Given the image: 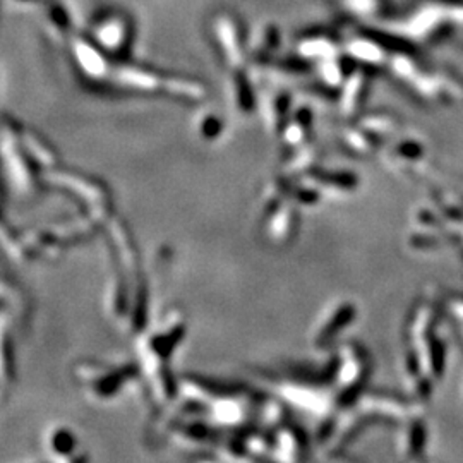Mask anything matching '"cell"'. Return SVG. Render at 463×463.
I'll return each instance as SVG.
<instances>
[{
    "label": "cell",
    "instance_id": "1",
    "mask_svg": "<svg viewBox=\"0 0 463 463\" xmlns=\"http://www.w3.org/2000/svg\"><path fill=\"white\" fill-rule=\"evenodd\" d=\"M136 34L134 17L127 10L109 7L91 17L85 36L110 58H125L134 47Z\"/></svg>",
    "mask_w": 463,
    "mask_h": 463
}]
</instances>
